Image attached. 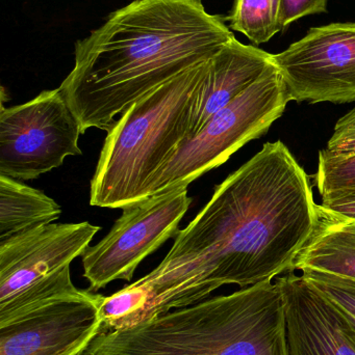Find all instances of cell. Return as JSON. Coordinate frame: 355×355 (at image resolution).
<instances>
[{
    "label": "cell",
    "mask_w": 355,
    "mask_h": 355,
    "mask_svg": "<svg viewBox=\"0 0 355 355\" xmlns=\"http://www.w3.org/2000/svg\"><path fill=\"white\" fill-rule=\"evenodd\" d=\"M104 298L85 290L0 327V355L85 354L101 333Z\"/></svg>",
    "instance_id": "30bf717a"
},
{
    "label": "cell",
    "mask_w": 355,
    "mask_h": 355,
    "mask_svg": "<svg viewBox=\"0 0 355 355\" xmlns=\"http://www.w3.org/2000/svg\"><path fill=\"white\" fill-rule=\"evenodd\" d=\"M321 205L331 212L355 220V200H337Z\"/></svg>",
    "instance_id": "ffe728a7"
},
{
    "label": "cell",
    "mask_w": 355,
    "mask_h": 355,
    "mask_svg": "<svg viewBox=\"0 0 355 355\" xmlns=\"http://www.w3.org/2000/svg\"><path fill=\"white\" fill-rule=\"evenodd\" d=\"M233 37L202 0H135L75 43L74 67L60 89L83 135L108 131L117 116Z\"/></svg>",
    "instance_id": "7a4b0ae2"
},
{
    "label": "cell",
    "mask_w": 355,
    "mask_h": 355,
    "mask_svg": "<svg viewBox=\"0 0 355 355\" xmlns=\"http://www.w3.org/2000/svg\"><path fill=\"white\" fill-rule=\"evenodd\" d=\"M99 230L89 221L50 223L0 242V327L81 295L70 265Z\"/></svg>",
    "instance_id": "5b68a950"
},
{
    "label": "cell",
    "mask_w": 355,
    "mask_h": 355,
    "mask_svg": "<svg viewBox=\"0 0 355 355\" xmlns=\"http://www.w3.org/2000/svg\"><path fill=\"white\" fill-rule=\"evenodd\" d=\"M291 101L355 102V23L313 27L273 54Z\"/></svg>",
    "instance_id": "9c48e42d"
},
{
    "label": "cell",
    "mask_w": 355,
    "mask_h": 355,
    "mask_svg": "<svg viewBox=\"0 0 355 355\" xmlns=\"http://www.w3.org/2000/svg\"><path fill=\"white\" fill-rule=\"evenodd\" d=\"M327 150L345 155L355 153V107L338 121Z\"/></svg>",
    "instance_id": "d6986e66"
},
{
    "label": "cell",
    "mask_w": 355,
    "mask_h": 355,
    "mask_svg": "<svg viewBox=\"0 0 355 355\" xmlns=\"http://www.w3.org/2000/svg\"><path fill=\"white\" fill-rule=\"evenodd\" d=\"M329 0H281L279 27L287 29L292 23L311 15L327 12Z\"/></svg>",
    "instance_id": "ac0fdd59"
},
{
    "label": "cell",
    "mask_w": 355,
    "mask_h": 355,
    "mask_svg": "<svg viewBox=\"0 0 355 355\" xmlns=\"http://www.w3.org/2000/svg\"><path fill=\"white\" fill-rule=\"evenodd\" d=\"M273 64V54L254 45H245L236 37L225 44L210 58L208 76L194 114L191 137L215 114L254 85Z\"/></svg>",
    "instance_id": "7c38bea8"
},
{
    "label": "cell",
    "mask_w": 355,
    "mask_h": 355,
    "mask_svg": "<svg viewBox=\"0 0 355 355\" xmlns=\"http://www.w3.org/2000/svg\"><path fill=\"white\" fill-rule=\"evenodd\" d=\"M285 302L289 355H355L333 302L302 275L276 277Z\"/></svg>",
    "instance_id": "8fae6325"
},
{
    "label": "cell",
    "mask_w": 355,
    "mask_h": 355,
    "mask_svg": "<svg viewBox=\"0 0 355 355\" xmlns=\"http://www.w3.org/2000/svg\"><path fill=\"white\" fill-rule=\"evenodd\" d=\"M60 205L41 190L0 175V242L53 223Z\"/></svg>",
    "instance_id": "5bb4252c"
},
{
    "label": "cell",
    "mask_w": 355,
    "mask_h": 355,
    "mask_svg": "<svg viewBox=\"0 0 355 355\" xmlns=\"http://www.w3.org/2000/svg\"><path fill=\"white\" fill-rule=\"evenodd\" d=\"M79 120L60 87L26 103L0 110V175L37 179L60 168L69 156L81 155Z\"/></svg>",
    "instance_id": "52a82bcc"
},
{
    "label": "cell",
    "mask_w": 355,
    "mask_h": 355,
    "mask_svg": "<svg viewBox=\"0 0 355 355\" xmlns=\"http://www.w3.org/2000/svg\"><path fill=\"white\" fill-rule=\"evenodd\" d=\"M302 275L333 302L344 333L355 347V281L317 271Z\"/></svg>",
    "instance_id": "e0dca14e"
},
{
    "label": "cell",
    "mask_w": 355,
    "mask_h": 355,
    "mask_svg": "<svg viewBox=\"0 0 355 355\" xmlns=\"http://www.w3.org/2000/svg\"><path fill=\"white\" fill-rule=\"evenodd\" d=\"M310 177L281 141L266 143L215 188L145 277L104 296V331L193 306L225 285L241 289L294 272L317 221Z\"/></svg>",
    "instance_id": "6da1fadb"
},
{
    "label": "cell",
    "mask_w": 355,
    "mask_h": 355,
    "mask_svg": "<svg viewBox=\"0 0 355 355\" xmlns=\"http://www.w3.org/2000/svg\"><path fill=\"white\" fill-rule=\"evenodd\" d=\"M191 202L187 188H183L124 207L110 233L81 256L90 291L97 292L118 279L131 282L140 263L176 236Z\"/></svg>",
    "instance_id": "ba28073f"
},
{
    "label": "cell",
    "mask_w": 355,
    "mask_h": 355,
    "mask_svg": "<svg viewBox=\"0 0 355 355\" xmlns=\"http://www.w3.org/2000/svg\"><path fill=\"white\" fill-rule=\"evenodd\" d=\"M315 184L323 204L355 200V153L336 154L327 149L319 152Z\"/></svg>",
    "instance_id": "2e32d148"
},
{
    "label": "cell",
    "mask_w": 355,
    "mask_h": 355,
    "mask_svg": "<svg viewBox=\"0 0 355 355\" xmlns=\"http://www.w3.org/2000/svg\"><path fill=\"white\" fill-rule=\"evenodd\" d=\"M210 60L135 102L108 131L91 180L90 205L123 209L148 198L150 182L191 137Z\"/></svg>",
    "instance_id": "277c9868"
},
{
    "label": "cell",
    "mask_w": 355,
    "mask_h": 355,
    "mask_svg": "<svg viewBox=\"0 0 355 355\" xmlns=\"http://www.w3.org/2000/svg\"><path fill=\"white\" fill-rule=\"evenodd\" d=\"M83 355H289L283 293L267 281L104 331Z\"/></svg>",
    "instance_id": "3957f363"
},
{
    "label": "cell",
    "mask_w": 355,
    "mask_h": 355,
    "mask_svg": "<svg viewBox=\"0 0 355 355\" xmlns=\"http://www.w3.org/2000/svg\"><path fill=\"white\" fill-rule=\"evenodd\" d=\"M293 270L317 271L355 281V220L317 206V221Z\"/></svg>",
    "instance_id": "4fadbf2b"
},
{
    "label": "cell",
    "mask_w": 355,
    "mask_h": 355,
    "mask_svg": "<svg viewBox=\"0 0 355 355\" xmlns=\"http://www.w3.org/2000/svg\"><path fill=\"white\" fill-rule=\"evenodd\" d=\"M281 0H235L227 20L231 31L241 33L254 45L268 43L279 27Z\"/></svg>",
    "instance_id": "9a60e30c"
},
{
    "label": "cell",
    "mask_w": 355,
    "mask_h": 355,
    "mask_svg": "<svg viewBox=\"0 0 355 355\" xmlns=\"http://www.w3.org/2000/svg\"><path fill=\"white\" fill-rule=\"evenodd\" d=\"M290 101L283 76L273 64L254 85L181 144L152 178L148 198L188 188L202 175L225 164L246 144L266 135Z\"/></svg>",
    "instance_id": "8992f818"
}]
</instances>
